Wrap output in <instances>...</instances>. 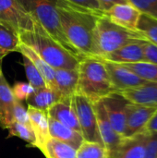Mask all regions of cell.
<instances>
[{
	"label": "cell",
	"instance_id": "23",
	"mask_svg": "<svg viewBox=\"0 0 157 158\" xmlns=\"http://www.w3.org/2000/svg\"><path fill=\"white\" fill-rule=\"evenodd\" d=\"M20 43L19 32L0 22V63L8 54L18 52Z\"/></svg>",
	"mask_w": 157,
	"mask_h": 158
},
{
	"label": "cell",
	"instance_id": "37",
	"mask_svg": "<svg viewBox=\"0 0 157 158\" xmlns=\"http://www.w3.org/2000/svg\"><path fill=\"white\" fill-rule=\"evenodd\" d=\"M146 131H151V132H157V111L153 116L151 120L149 121V123L146 127Z\"/></svg>",
	"mask_w": 157,
	"mask_h": 158
},
{
	"label": "cell",
	"instance_id": "2",
	"mask_svg": "<svg viewBox=\"0 0 157 158\" xmlns=\"http://www.w3.org/2000/svg\"><path fill=\"white\" fill-rule=\"evenodd\" d=\"M19 34L20 42L31 47L53 69H78L82 57L66 49L38 22L32 31H22Z\"/></svg>",
	"mask_w": 157,
	"mask_h": 158
},
{
	"label": "cell",
	"instance_id": "33",
	"mask_svg": "<svg viewBox=\"0 0 157 158\" xmlns=\"http://www.w3.org/2000/svg\"><path fill=\"white\" fill-rule=\"evenodd\" d=\"M144 158H157V132L148 131Z\"/></svg>",
	"mask_w": 157,
	"mask_h": 158
},
{
	"label": "cell",
	"instance_id": "36",
	"mask_svg": "<svg viewBox=\"0 0 157 158\" xmlns=\"http://www.w3.org/2000/svg\"><path fill=\"white\" fill-rule=\"evenodd\" d=\"M97 1L99 3L100 9H101V11L103 13L105 12V11H107L109 8H111L115 5L129 3L128 0H97Z\"/></svg>",
	"mask_w": 157,
	"mask_h": 158
},
{
	"label": "cell",
	"instance_id": "28",
	"mask_svg": "<svg viewBox=\"0 0 157 158\" xmlns=\"http://www.w3.org/2000/svg\"><path fill=\"white\" fill-rule=\"evenodd\" d=\"M77 158H108L103 144L84 141L77 150Z\"/></svg>",
	"mask_w": 157,
	"mask_h": 158
},
{
	"label": "cell",
	"instance_id": "6",
	"mask_svg": "<svg viewBox=\"0 0 157 158\" xmlns=\"http://www.w3.org/2000/svg\"><path fill=\"white\" fill-rule=\"evenodd\" d=\"M73 104L84 141L103 144L98 131L94 104L78 94L73 96Z\"/></svg>",
	"mask_w": 157,
	"mask_h": 158
},
{
	"label": "cell",
	"instance_id": "18",
	"mask_svg": "<svg viewBox=\"0 0 157 158\" xmlns=\"http://www.w3.org/2000/svg\"><path fill=\"white\" fill-rule=\"evenodd\" d=\"M31 127L36 138V147L43 151L45 143L51 138L49 133L48 116L46 111L28 106L27 108Z\"/></svg>",
	"mask_w": 157,
	"mask_h": 158
},
{
	"label": "cell",
	"instance_id": "34",
	"mask_svg": "<svg viewBox=\"0 0 157 158\" xmlns=\"http://www.w3.org/2000/svg\"><path fill=\"white\" fill-rule=\"evenodd\" d=\"M143 49L145 62L157 65V45L144 39L143 41Z\"/></svg>",
	"mask_w": 157,
	"mask_h": 158
},
{
	"label": "cell",
	"instance_id": "26",
	"mask_svg": "<svg viewBox=\"0 0 157 158\" xmlns=\"http://www.w3.org/2000/svg\"><path fill=\"white\" fill-rule=\"evenodd\" d=\"M127 67L129 69L133 71L140 78L147 81L157 82V65L147 63V62H139V63H130V64H122Z\"/></svg>",
	"mask_w": 157,
	"mask_h": 158
},
{
	"label": "cell",
	"instance_id": "31",
	"mask_svg": "<svg viewBox=\"0 0 157 158\" xmlns=\"http://www.w3.org/2000/svg\"><path fill=\"white\" fill-rule=\"evenodd\" d=\"M34 90L35 89L29 82H16L12 87V92L15 98L20 102L26 101Z\"/></svg>",
	"mask_w": 157,
	"mask_h": 158
},
{
	"label": "cell",
	"instance_id": "11",
	"mask_svg": "<svg viewBox=\"0 0 157 158\" xmlns=\"http://www.w3.org/2000/svg\"><path fill=\"white\" fill-rule=\"evenodd\" d=\"M104 60V59H103ZM111 83L116 93L138 87L147 82L122 64L104 60Z\"/></svg>",
	"mask_w": 157,
	"mask_h": 158
},
{
	"label": "cell",
	"instance_id": "9",
	"mask_svg": "<svg viewBox=\"0 0 157 158\" xmlns=\"http://www.w3.org/2000/svg\"><path fill=\"white\" fill-rule=\"evenodd\" d=\"M101 101L113 129L123 138L126 130V113L129 101H127L119 93H113Z\"/></svg>",
	"mask_w": 157,
	"mask_h": 158
},
{
	"label": "cell",
	"instance_id": "5",
	"mask_svg": "<svg viewBox=\"0 0 157 158\" xmlns=\"http://www.w3.org/2000/svg\"><path fill=\"white\" fill-rule=\"evenodd\" d=\"M23 9L46 32L71 53L77 55L64 35L60 24L58 4L60 0H17ZM78 56V55H77Z\"/></svg>",
	"mask_w": 157,
	"mask_h": 158
},
{
	"label": "cell",
	"instance_id": "8",
	"mask_svg": "<svg viewBox=\"0 0 157 158\" xmlns=\"http://www.w3.org/2000/svg\"><path fill=\"white\" fill-rule=\"evenodd\" d=\"M156 111L157 106H147L129 102L127 106L126 130L124 137H130L144 131L149 121Z\"/></svg>",
	"mask_w": 157,
	"mask_h": 158
},
{
	"label": "cell",
	"instance_id": "15",
	"mask_svg": "<svg viewBox=\"0 0 157 158\" xmlns=\"http://www.w3.org/2000/svg\"><path fill=\"white\" fill-rule=\"evenodd\" d=\"M131 104L157 106V82L147 81L138 87L118 92Z\"/></svg>",
	"mask_w": 157,
	"mask_h": 158
},
{
	"label": "cell",
	"instance_id": "24",
	"mask_svg": "<svg viewBox=\"0 0 157 158\" xmlns=\"http://www.w3.org/2000/svg\"><path fill=\"white\" fill-rule=\"evenodd\" d=\"M43 154L46 158H77V150L54 138L45 143Z\"/></svg>",
	"mask_w": 157,
	"mask_h": 158
},
{
	"label": "cell",
	"instance_id": "1",
	"mask_svg": "<svg viewBox=\"0 0 157 158\" xmlns=\"http://www.w3.org/2000/svg\"><path fill=\"white\" fill-rule=\"evenodd\" d=\"M58 13L62 31L73 50L81 57L92 56L96 21L104 13L88 10L66 0L59 1Z\"/></svg>",
	"mask_w": 157,
	"mask_h": 158
},
{
	"label": "cell",
	"instance_id": "21",
	"mask_svg": "<svg viewBox=\"0 0 157 158\" xmlns=\"http://www.w3.org/2000/svg\"><path fill=\"white\" fill-rule=\"evenodd\" d=\"M18 52L21 54V56H26L28 59L31 61V63L38 69L43 79L44 80L47 87L56 91V83H55V69L50 67L31 47L20 43Z\"/></svg>",
	"mask_w": 157,
	"mask_h": 158
},
{
	"label": "cell",
	"instance_id": "3",
	"mask_svg": "<svg viewBox=\"0 0 157 158\" xmlns=\"http://www.w3.org/2000/svg\"><path fill=\"white\" fill-rule=\"evenodd\" d=\"M78 71L77 94L93 103L116 93L102 58L93 56H83L80 61Z\"/></svg>",
	"mask_w": 157,
	"mask_h": 158
},
{
	"label": "cell",
	"instance_id": "35",
	"mask_svg": "<svg viewBox=\"0 0 157 158\" xmlns=\"http://www.w3.org/2000/svg\"><path fill=\"white\" fill-rule=\"evenodd\" d=\"M73 5H76L78 6L86 8L88 10L97 12V13H103L100 9V6L97 0H66Z\"/></svg>",
	"mask_w": 157,
	"mask_h": 158
},
{
	"label": "cell",
	"instance_id": "22",
	"mask_svg": "<svg viewBox=\"0 0 157 158\" xmlns=\"http://www.w3.org/2000/svg\"><path fill=\"white\" fill-rule=\"evenodd\" d=\"M62 97L60 94L50 89L49 87H43L35 89L34 92L26 100L29 106L36 109L47 111L55 103L59 101Z\"/></svg>",
	"mask_w": 157,
	"mask_h": 158
},
{
	"label": "cell",
	"instance_id": "30",
	"mask_svg": "<svg viewBox=\"0 0 157 158\" xmlns=\"http://www.w3.org/2000/svg\"><path fill=\"white\" fill-rule=\"evenodd\" d=\"M141 13L157 19V0H128Z\"/></svg>",
	"mask_w": 157,
	"mask_h": 158
},
{
	"label": "cell",
	"instance_id": "29",
	"mask_svg": "<svg viewBox=\"0 0 157 158\" xmlns=\"http://www.w3.org/2000/svg\"><path fill=\"white\" fill-rule=\"evenodd\" d=\"M22 58H23V66H24L26 77L28 79L29 83L34 89L47 87V85H46L44 80L43 79L42 75L40 74L38 69L35 68V66L31 63V61L24 56H22Z\"/></svg>",
	"mask_w": 157,
	"mask_h": 158
},
{
	"label": "cell",
	"instance_id": "17",
	"mask_svg": "<svg viewBox=\"0 0 157 158\" xmlns=\"http://www.w3.org/2000/svg\"><path fill=\"white\" fill-rule=\"evenodd\" d=\"M17 99L7 83L0 63V127L6 129L13 122V108Z\"/></svg>",
	"mask_w": 157,
	"mask_h": 158
},
{
	"label": "cell",
	"instance_id": "10",
	"mask_svg": "<svg viewBox=\"0 0 157 158\" xmlns=\"http://www.w3.org/2000/svg\"><path fill=\"white\" fill-rule=\"evenodd\" d=\"M93 104H94V108H95V113H96L99 135H100L102 143L107 152L108 158H111L116 153L118 145L120 144L122 137H120L113 129L108 119L107 114L105 112V109L102 101L100 100Z\"/></svg>",
	"mask_w": 157,
	"mask_h": 158
},
{
	"label": "cell",
	"instance_id": "12",
	"mask_svg": "<svg viewBox=\"0 0 157 158\" xmlns=\"http://www.w3.org/2000/svg\"><path fill=\"white\" fill-rule=\"evenodd\" d=\"M104 14L115 24L130 31H137L142 13L129 2L115 5L107 11L104 12Z\"/></svg>",
	"mask_w": 157,
	"mask_h": 158
},
{
	"label": "cell",
	"instance_id": "20",
	"mask_svg": "<svg viewBox=\"0 0 157 158\" xmlns=\"http://www.w3.org/2000/svg\"><path fill=\"white\" fill-rule=\"evenodd\" d=\"M49 133L50 137L58 140L78 150L84 142L83 136L81 132L51 118L48 117Z\"/></svg>",
	"mask_w": 157,
	"mask_h": 158
},
{
	"label": "cell",
	"instance_id": "25",
	"mask_svg": "<svg viewBox=\"0 0 157 158\" xmlns=\"http://www.w3.org/2000/svg\"><path fill=\"white\" fill-rule=\"evenodd\" d=\"M137 31L149 42L157 45V19L146 14H141Z\"/></svg>",
	"mask_w": 157,
	"mask_h": 158
},
{
	"label": "cell",
	"instance_id": "4",
	"mask_svg": "<svg viewBox=\"0 0 157 158\" xmlns=\"http://www.w3.org/2000/svg\"><path fill=\"white\" fill-rule=\"evenodd\" d=\"M137 39L145 38L137 31H130L115 24L102 14L97 19L93 32L92 56L102 58Z\"/></svg>",
	"mask_w": 157,
	"mask_h": 158
},
{
	"label": "cell",
	"instance_id": "13",
	"mask_svg": "<svg viewBox=\"0 0 157 158\" xmlns=\"http://www.w3.org/2000/svg\"><path fill=\"white\" fill-rule=\"evenodd\" d=\"M46 113L49 118L81 133L73 104V96L61 98L55 103Z\"/></svg>",
	"mask_w": 157,
	"mask_h": 158
},
{
	"label": "cell",
	"instance_id": "27",
	"mask_svg": "<svg viewBox=\"0 0 157 158\" xmlns=\"http://www.w3.org/2000/svg\"><path fill=\"white\" fill-rule=\"evenodd\" d=\"M7 130L9 131V137H18L28 143L31 146L36 147V138L31 126L24 125L17 121H13L8 126Z\"/></svg>",
	"mask_w": 157,
	"mask_h": 158
},
{
	"label": "cell",
	"instance_id": "32",
	"mask_svg": "<svg viewBox=\"0 0 157 158\" xmlns=\"http://www.w3.org/2000/svg\"><path fill=\"white\" fill-rule=\"evenodd\" d=\"M13 121H17L19 123L31 126L28 111L24 107L22 102L18 100L16 101L13 108Z\"/></svg>",
	"mask_w": 157,
	"mask_h": 158
},
{
	"label": "cell",
	"instance_id": "19",
	"mask_svg": "<svg viewBox=\"0 0 157 158\" xmlns=\"http://www.w3.org/2000/svg\"><path fill=\"white\" fill-rule=\"evenodd\" d=\"M79 81L78 69H55L56 91L62 98L72 97L77 94Z\"/></svg>",
	"mask_w": 157,
	"mask_h": 158
},
{
	"label": "cell",
	"instance_id": "7",
	"mask_svg": "<svg viewBox=\"0 0 157 158\" xmlns=\"http://www.w3.org/2000/svg\"><path fill=\"white\" fill-rule=\"evenodd\" d=\"M0 22L19 33L32 31L36 21L30 16L17 0H0Z\"/></svg>",
	"mask_w": 157,
	"mask_h": 158
},
{
	"label": "cell",
	"instance_id": "16",
	"mask_svg": "<svg viewBox=\"0 0 157 158\" xmlns=\"http://www.w3.org/2000/svg\"><path fill=\"white\" fill-rule=\"evenodd\" d=\"M148 131L130 137L122 138L116 153L111 158H144Z\"/></svg>",
	"mask_w": 157,
	"mask_h": 158
},
{
	"label": "cell",
	"instance_id": "14",
	"mask_svg": "<svg viewBox=\"0 0 157 158\" xmlns=\"http://www.w3.org/2000/svg\"><path fill=\"white\" fill-rule=\"evenodd\" d=\"M144 39L133 40L125 45L121 46L113 53L102 57V59L118 63V64H130V63H139L145 62L143 49V41ZM101 58V57H100Z\"/></svg>",
	"mask_w": 157,
	"mask_h": 158
}]
</instances>
